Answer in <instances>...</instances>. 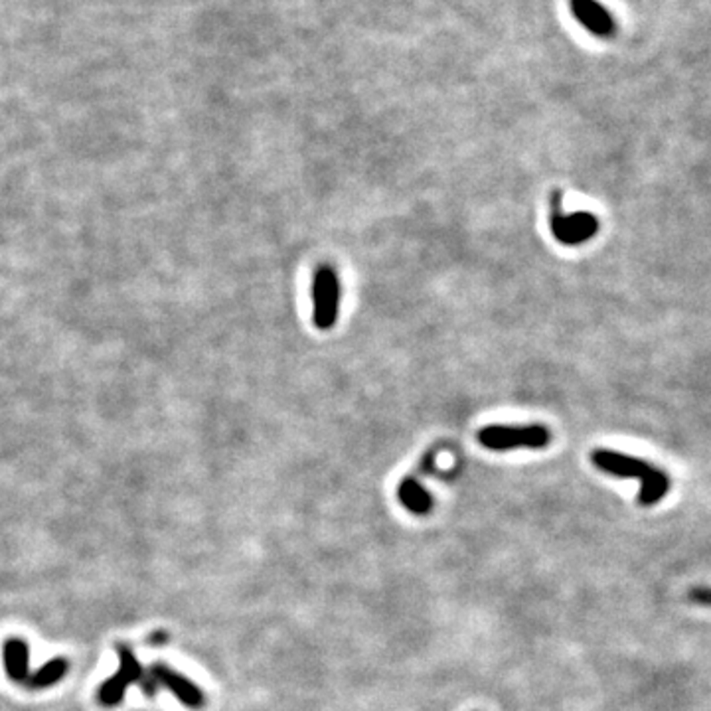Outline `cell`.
<instances>
[{
  "mask_svg": "<svg viewBox=\"0 0 711 711\" xmlns=\"http://www.w3.org/2000/svg\"><path fill=\"white\" fill-rule=\"evenodd\" d=\"M550 230L563 246H581L599 231V220L589 212H576L565 216L561 212V192L553 190L550 208Z\"/></svg>",
  "mask_w": 711,
  "mask_h": 711,
  "instance_id": "277c9868",
  "label": "cell"
},
{
  "mask_svg": "<svg viewBox=\"0 0 711 711\" xmlns=\"http://www.w3.org/2000/svg\"><path fill=\"white\" fill-rule=\"evenodd\" d=\"M121 666L119 672L113 678L105 681L100 689V701L105 706H115L123 699L125 689L129 686L139 684L144 688L147 694H157L159 689H170L184 706L190 707H202L204 706V694L196 684H192L188 678L180 676L178 672L170 670L169 666L154 662L152 668H143L136 658L131 655V650L121 648Z\"/></svg>",
  "mask_w": 711,
  "mask_h": 711,
  "instance_id": "6da1fadb",
  "label": "cell"
},
{
  "mask_svg": "<svg viewBox=\"0 0 711 711\" xmlns=\"http://www.w3.org/2000/svg\"><path fill=\"white\" fill-rule=\"evenodd\" d=\"M397 496L405 508L417 516L429 514L433 510L431 494L427 492L423 489V484H419L415 479H405L402 484H399Z\"/></svg>",
  "mask_w": 711,
  "mask_h": 711,
  "instance_id": "52a82bcc",
  "label": "cell"
},
{
  "mask_svg": "<svg viewBox=\"0 0 711 711\" xmlns=\"http://www.w3.org/2000/svg\"><path fill=\"white\" fill-rule=\"evenodd\" d=\"M340 281L330 265H320L313 277V320L318 330H330L338 320Z\"/></svg>",
  "mask_w": 711,
  "mask_h": 711,
  "instance_id": "5b68a950",
  "label": "cell"
},
{
  "mask_svg": "<svg viewBox=\"0 0 711 711\" xmlns=\"http://www.w3.org/2000/svg\"><path fill=\"white\" fill-rule=\"evenodd\" d=\"M593 464L603 473H609L619 479H637L640 481L638 502L642 506H655L660 502L670 490V479L664 471L656 469L655 464L630 456L625 453L597 449L591 455Z\"/></svg>",
  "mask_w": 711,
  "mask_h": 711,
  "instance_id": "7a4b0ae2",
  "label": "cell"
},
{
  "mask_svg": "<svg viewBox=\"0 0 711 711\" xmlns=\"http://www.w3.org/2000/svg\"><path fill=\"white\" fill-rule=\"evenodd\" d=\"M6 672L18 684H22L28 676V648L22 640H11L4 646Z\"/></svg>",
  "mask_w": 711,
  "mask_h": 711,
  "instance_id": "ba28073f",
  "label": "cell"
},
{
  "mask_svg": "<svg viewBox=\"0 0 711 711\" xmlns=\"http://www.w3.org/2000/svg\"><path fill=\"white\" fill-rule=\"evenodd\" d=\"M571 13L576 21L587 28L593 36L612 38L617 30V22L612 14L597 0H569Z\"/></svg>",
  "mask_w": 711,
  "mask_h": 711,
  "instance_id": "8992f818",
  "label": "cell"
},
{
  "mask_svg": "<svg viewBox=\"0 0 711 711\" xmlns=\"http://www.w3.org/2000/svg\"><path fill=\"white\" fill-rule=\"evenodd\" d=\"M688 599L699 607L711 609V587H696L688 593Z\"/></svg>",
  "mask_w": 711,
  "mask_h": 711,
  "instance_id": "9c48e42d",
  "label": "cell"
},
{
  "mask_svg": "<svg viewBox=\"0 0 711 711\" xmlns=\"http://www.w3.org/2000/svg\"><path fill=\"white\" fill-rule=\"evenodd\" d=\"M479 441L490 451L543 449L551 441V433L543 425H489L479 431Z\"/></svg>",
  "mask_w": 711,
  "mask_h": 711,
  "instance_id": "3957f363",
  "label": "cell"
}]
</instances>
